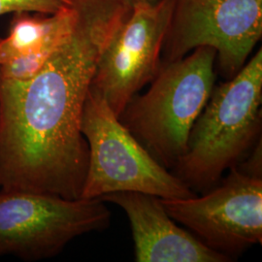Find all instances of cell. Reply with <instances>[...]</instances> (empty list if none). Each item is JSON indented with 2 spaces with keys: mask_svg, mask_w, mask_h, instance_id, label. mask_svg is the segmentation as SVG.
<instances>
[{
  "mask_svg": "<svg viewBox=\"0 0 262 262\" xmlns=\"http://www.w3.org/2000/svg\"><path fill=\"white\" fill-rule=\"evenodd\" d=\"M121 207L130 223L137 262H227L230 257L179 227L159 197L137 192H113L100 198Z\"/></svg>",
  "mask_w": 262,
  "mask_h": 262,
  "instance_id": "cell-9",
  "label": "cell"
},
{
  "mask_svg": "<svg viewBox=\"0 0 262 262\" xmlns=\"http://www.w3.org/2000/svg\"><path fill=\"white\" fill-rule=\"evenodd\" d=\"M172 11L173 0L134 4L99 57L90 90L118 117L158 74Z\"/></svg>",
  "mask_w": 262,
  "mask_h": 262,
  "instance_id": "cell-7",
  "label": "cell"
},
{
  "mask_svg": "<svg viewBox=\"0 0 262 262\" xmlns=\"http://www.w3.org/2000/svg\"><path fill=\"white\" fill-rule=\"evenodd\" d=\"M161 202L174 221L220 253H240L261 244V176L234 166L222 185L203 196Z\"/></svg>",
  "mask_w": 262,
  "mask_h": 262,
  "instance_id": "cell-8",
  "label": "cell"
},
{
  "mask_svg": "<svg viewBox=\"0 0 262 262\" xmlns=\"http://www.w3.org/2000/svg\"><path fill=\"white\" fill-rule=\"evenodd\" d=\"M71 33L37 74L0 80V189L79 199L89 147L81 130L99 57L128 16V0H71Z\"/></svg>",
  "mask_w": 262,
  "mask_h": 262,
  "instance_id": "cell-1",
  "label": "cell"
},
{
  "mask_svg": "<svg viewBox=\"0 0 262 262\" xmlns=\"http://www.w3.org/2000/svg\"><path fill=\"white\" fill-rule=\"evenodd\" d=\"M262 36V0H173L164 62L199 47L215 51V62L227 80L243 67Z\"/></svg>",
  "mask_w": 262,
  "mask_h": 262,
  "instance_id": "cell-6",
  "label": "cell"
},
{
  "mask_svg": "<svg viewBox=\"0 0 262 262\" xmlns=\"http://www.w3.org/2000/svg\"><path fill=\"white\" fill-rule=\"evenodd\" d=\"M81 130L89 147L83 199L137 191L161 199L194 196L190 187L168 172L137 140L99 94L89 91Z\"/></svg>",
  "mask_w": 262,
  "mask_h": 262,
  "instance_id": "cell-4",
  "label": "cell"
},
{
  "mask_svg": "<svg viewBox=\"0 0 262 262\" xmlns=\"http://www.w3.org/2000/svg\"><path fill=\"white\" fill-rule=\"evenodd\" d=\"M70 0H0V17L9 13L52 15L70 6Z\"/></svg>",
  "mask_w": 262,
  "mask_h": 262,
  "instance_id": "cell-11",
  "label": "cell"
},
{
  "mask_svg": "<svg viewBox=\"0 0 262 262\" xmlns=\"http://www.w3.org/2000/svg\"><path fill=\"white\" fill-rule=\"evenodd\" d=\"M132 4V6L136 3H157L159 0H128Z\"/></svg>",
  "mask_w": 262,
  "mask_h": 262,
  "instance_id": "cell-12",
  "label": "cell"
},
{
  "mask_svg": "<svg viewBox=\"0 0 262 262\" xmlns=\"http://www.w3.org/2000/svg\"><path fill=\"white\" fill-rule=\"evenodd\" d=\"M104 203L98 198L0 189V256L26 261L56 256L77 237L110 225L111 213Z\"/></svg>",
  "mask_w": 262,
  "mask_h": 262,
  "instance_id": "cell-5",
  "label": "cell"
},
{
  "mask_svg": "<svg viewBox=\"0 0 262 262\" xmlns=\"http://www.w3.org/2000/svg\"><path fill=\"white\" fill-rule=\"evenodd\" d=\"M262 49L225 83L214 86L175 167L188 187H210L236 166L261 129Z\"/></svg>",
  "mask_w": 262,
  "mask_h": 262,
  "instance_id": "cell-3",
  "label": "cell"
},
{
  "mask_svg": "<svg viewBox=\"0 0 262 262\" xmlns=\"http://www.w3.org/2000/svg\"><path fill=\"white\" fill-rule=\"evenodd\" d=\"M75 20L72 3L68 8L52 15L27 12L14 14L9 33L0 38V66L38 50L59 47L71 33Z\"/></svg>",
  "mask_w": 262,
  "mask_h": 262,
  "instance_id": "cell-10",
  "label": "cell"
},
{
  "mask_svg": "<svg viewBox=\"0 0 262 262\" xmlns=\"http://www.w3.org/2000/svg\"><path fill=\"white\" fill-rule=\"evenodd\" d=\"M215 51L199 47L161 62L150 89L134 95L119 120L164 167L187 151L191 128L215 86Z\"/></svg>",
  "mask_w": 262,
  "mask_h": 262,
  "instance_id": "cell-2",
  "label": "cell"
}]
</instances>
